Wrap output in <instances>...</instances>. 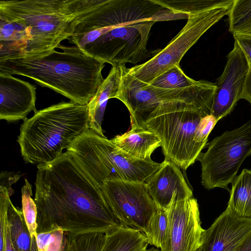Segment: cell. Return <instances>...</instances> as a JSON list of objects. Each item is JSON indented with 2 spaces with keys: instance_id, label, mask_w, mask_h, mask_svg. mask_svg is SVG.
I'll return each instance as SVG.
<instances>
[{
  "instance_id": "obj_1",
  "label": "cell",
  "mask_w": 251,
  "mask_h": 251,
  "mask_svg": "<svg viewBox=\"0 0 251 251\" xmlns=\"http://www.w3.org/2000/svg\"><path fill=\"white\" fill-rule=\"evenodd\" d=\"M37 166V233L61 229L73 234H105L120 225L101 190L66 152Z\"/></svg>"
},
{
  "instance_id": "obj_2",
  "label": "cell",
  "mask_w": 251,
  "mask_h": 251,
  "mask_svg": "<svg viewBox=\"0 0 251 251\" xmlns=\"http://www.w3.org/2000/svg\"><path fill=\"white\" fill-rule=\"evenodd\" d=\"M57 48L63 51L0 61V73L27 77L73 102L88 104L104 79L101 72L105 63L76 46L60 44Z\"/></svg>"
},
{
  "instance_id": "obj_3",
  "label": "cell",
  "mask_w": 251,
  "mask_h": 251,
  "mask_svg": "<svg viewBox=\"0 0 251 251\" xmlns=\"http://www.w3.org/2000/svg\"><path fill=\"white\" fill-rule=\"evenodd\" d=\"M102 1L1 0L0 16L21 23L28 32L26 45L22 53L17 56L37 55L57 48L61 41L71 36L78 19Z\"/></svg>"
},
{
  "instance_id": "obj_4",
  "label": "cell",
  "mask_w": 251,
  "mask_h": 251,
  "mask_svg": "<svg viewBox=\"0 0 251 251\" xmlns=\"http://www.w3.org/2000/svg\"><path fill=\"white\" fill-rule=\"evenodd\" d=\"M89 124L87 104L61 102L37 110L20 127L17 142L24 160L37 165L54 161Z\"/></svg>"
},
{
  "instance_id": "obj_5",
  "label": "cell",
  "mask_w": 251,
  "mask_h": 251,
  "mask_svg": "<svg viewBox=\"0 0 251 251\" xmlns=\"http://www.w3.org/2000/svg\"><path fill=\"white\" fill-rule=\"evenodd\" d=\"M148 20L123 26H100L79 19L68 39L85 54L112 66L137 63L158 50H147L151 27Z\"/></svg>"
},
{
  "instance_id": "obj_6",
  "label": "cell",
  "mask_w": 251,
  "mask_h": 251,
  "mask_svg": "<svg viewBox=\"0 0 251 251\" xmlns=\"http://www.w3.org/2000/svg\"><path fill=\"white\" fill-rule=\"evenodd\" d=\"M209 115L197 104L181 101L160 104L144 125L161 141L165 158L180 169L195 163L204 147L195 139L201 119Z\"/></svg>"
},
{
  "instance_id": "obj_7",
  "label": "cell",
  "mask_w": 251,
  "mask_h": 251,
  "mask_svg": "<svg viewBox=\"0 0 251 251\" xmlns=\"http://www.w3.org/2000/svg\"><path fill=\"white\" fill-rule=\"evenodd\" d=\"M121 79L116 99L127 108L131 126L144 128L150 115L161 103L174 101L194 103L210 115L217 86L215 83L200 80L193 86L176 89H162L142 85L125 74Z\"/></svg>"
},
{
  "instance_id": "obj_8",
  "label": "cell",
  "mask_w": 251,
  "mask_h": 251,
  "mask_svg": "<svg viewBox=\"0 0 251 251\" xmlns=\"http://www.w3.org/2000/svg\"><path fill=\"white\" fill-rule=\"evenodd\" d=\"M233 0L222 5L189 15L187 22L167 45L159 49L148 61L130 68L125 74L142 85L151 84L158 76L179 63L187 51L213 25L228 15Z\"/></svg>"
},
{
  "instance_id": "obj_9",
  "label": "cell",
  "mask_w": 251,
  "mask_h": 251,
  "mask_svg": "<svg viewBox=\"0 0 251 251\" xmlns=\"http://www.w3.org/2000/svg\"><path fill=\"white\" fill-rule=\"evenodd\" d=\"M198 160L201 167V184L207 189H227L244 160L251 155V120L226 131L208 143Z\"/></svg>"
},
{
  "instance_id": "obj_10",
  "label": "cell",
  "mask_w": 251,
  "mask_h": 251,
  "mask_svg": "<svg viewBox=\"0 0 251 251\" xmlns=\"http://www.w3.org/2000/svg\"><path fill=\"white\" fill-rule=\"evenodd\" d=\"M100 189L120 224L137 229L145 235L150 221L158 209L146 182L111 180Z\"/></svg>"
},
{
  "instance_id": "obj_11",
  "label": "cell",
  "mask_w": 251,
  "mask_h": 251,
  "mask_svg": "<svg viewBox=\"0 0 251 251\" xmlns=\"http://www.w3.org/2000/svg\"><path fill=\"white\" fill-rule=\"evenodd\" d=\"M175 192L166 209L168 226L161 251H196L203 229L199 205L193 196L180 198Z\"/></svg>"
},
{
  "instance_id": "obj_12",
  "label": "cell",
  "mask_w": 251,
  "mask_h": 251,
  "mask_svg": "<svg viewBox=\"0 0 251 251\" xmlns=\"http://www.w3.org/2000/svg\"><path fill=\"white\" fill-rule=\"evenodd\" d=\"M221 75L216 80L211 115L218 121L229 114L241 99L249 70V58L237 42L226 57Z\"/></svg>"
},
{
  "instance_id": "obj_13",
  "label": "cell",
  "mask_w": 251,
  "mask_h": 251,
  "mask_svg": "<svg viewBox=\"0 0 251 251\" xmlns=\"http://www.w3.org/2000/svg\"><path fill=\"white\" fill-rule=\"evenodd\" d=\"M251 235V218L239 216L228 208L203 230L201 251H234Z\"/></svg>"
},
{
  "instance_id": "obj_14",
  "label": "cell",
  "mask_w": 251,
  "mask_h": 251,
  "mask_svg": "<svg viewBox=\"0 0 251 251\" xmlns=\"http://www.w3.org/2000/svg\"><path fill=\"white\" fill-rule=\"evenodd\" d=\"M36 87L11 75L0 73V119L15 122L27 119L35 106Z\"/></svg>"
},
{
  "instance_id": "obj_15",
  "label": "cell",
  "mask_w": 251,
  "mask_h": 251,
  "mask_svg": "<svg viewBox=\"0 0 251 251\" xmlns=\"http://www.w3.org/2000/svg\"><path fill=\"white\" fill-rule=\"evenodd\" d=\"M146 183L149 194L158 208L166 210L175 192L182 199L193 196V192L180 168L166 158Z\"/></svg>"
},
{
  "instance_id": "obj_16",
  "label": "cell",
  "mask_w": 251,
  "mask_h": 251,
  "mask_svg": "<svg viewBox=\"0 0 251 251\" xmlns=\"http://www.w3.org/2000/svg\"><path fill=\"white\" fill-rule=\"evenodd\" d=\"M96 137L110 165L123 179L146 182L161 166V163L133 156L116 146L111 140L97 133Z\"/></svg>"
},
{
  "instance_id": "obj_17",
  "label": "cell",
  "mask_w": 251,
  "mask_h": 251,
  "mask_svg": "<svg viewBox=\"0 0 251 251\" xmlns=\"http://www.w3.org/2000/svg\"><path fill=\"white\" fill-rule=\"evenodd\" d=\"M125 67L126 65L112 66L107 76L87 104L89 128L100 136L105 137L101 125L108 100L116 98Z\"/></svg>"
},
{
  "instance_id": "obj_18",
  "label": "cell",
  "mask_w": 251,
  "mask_h": 251,
  "mask_svg": "<svg viewBox=\"0 0 251 251\" xmlns=\"http://www.w3.org/2000/svg\"><path fill=\"white\" fill-rule=\"evenodd\" d=\"M118 148L138 159L152 161L151 156L161 146L160 138L152 131L138 126H131L128 131L111 139Z\"/></svg>"
},
{
  "instance_id": "obj_19",
  "label": "cell",
  "mask_w": 251,
  "mask_h": 251,
  "mask_svg": "<svg viewBox=\"0 0 251 251\" xmlns=\"http://www.w3.org/2000/svg\"><path fill=\"white\" fill-rule=\"evenodd\" d=\"M28 39L24 25L0 16V61L21 54Z\"/></svg>"
},
{
  "instance_id": "obj_20",
  "label": "cell",
  "mask_w": 251,
  "mask_h": 251,
  "mask_svg": "<svg viewBox=\"0 0 251 251\" xmlns=\"http://www.w3.org/2000/svg\"><path fill=\"white\" fill-rule=\"evenodd\" d=\"M148 245L147 237L140 231L120 225L105 234L100 251H146Z\"/></svg>"
},
{
  "instance_id": "obj_21",
  "label": "cell",
  "mask_w": 251,
  "mask_h": 251,
  "mask_svg": "<svg viewBox=\"0 0 251 251\" xmlns=\"http://www.w3.org/2000/svg\"><path fill=\"white\" fill-rule=\"evenodd\" d=\"M10 239L16 251H38L36 239H32L22 209L10 202L7 213Z\"/></svg>"
},
{
  "instance_id": "obj_22",
  "label": "cell",
  "mask_w": 251,
  "mask_h": 251,
  "mask_svg": "<svg viewBox=\"0 0 251 251\" xmlns=\"http://www.w3.org/2000/svg\"><path fill=\"white\" fill-rule=\"evenodd\" d=\"M227 207L239 216L251 218V170L243 169L232 181Z\"/></svg>"
},
{
  "instance_id": "obj_23",
  "label": "cell",
  "mask_w": 251,
  "mask_h": 251,
  "mask_svg": "<svg viewBox=\"0 0 251 251\" xmlns=\"http://www.w3.org/2000/svg\"><path fill=\"white\" fill-rule=\"evenodd\" d=\"M228 0H157L165 8L175 13L186 15L197 14L226 3Z\"/></svg>"
},
{
  "instance_id": "obj_24",
  "label": "cell",
  "mask_w": 251,
  "mask_h": 251,
  "mask_svg": "<svg viewBox=\"0 0 251 251\" xmlns=\"http://www.w3.org/2000/svg\"><path fill=\"white\" fill-rule=\"evenodd\" d=\"M64 251H100L105 240V234L91 232L73 234L64 232Z\"/></svg>"
},
{
  "instance_id": "obj_25",
  "label": "cell",
  "mask_w": 251,
  "mask_h": 251,
  "mask_svg": "<svg viewBox=\"0 0 251 251\" xmlns=\"http://www.w3.org/2000/svg\"><path fill=\"white\" fill-rule=\"evenodd\" d=\"M199 82V80L188 77L180 68V66L176 65L148 85L159 88L173 89L195 85Z\"/></svg>"
},
{
  "instance_id": "obj_26",
  "label": "cell",
  "mask_w": 251,
  "mask_h": 251,
  "mask_svg": "<svg viewBox=\"0 0 251 251\" xmlns=\"http://www.w3.org/2000/svg\"><path fill=\"white\" fill-rule=\"evenodd\" d=\"M25 180V184L21 190L22 209L30 236L32 239H36L38 226L37 207L34 199L32 198V186L26 179Z\"/></svg>"
},
{
  "instance_id": "obj_27",
  "label": "cell",
  "mask_w": 251,
  "mask_h": 251,
  "mask_svg": "<svg viewBox=\"0 0 251 251\" xmlns=\"http://www.w3.org/2000/svg\"><path fill=\"white\" fill-rule=\"evenodd\" d=\"M168 226L166 210L158 208L151 218L145 234L149 244L160 248Z\"/></svg>"
},
{
  "instance_id": "obj_28",
  "label": "cell",
  "mask_w": 251,
  "mask_h": 251,
  "mask_svg": "<svg viewBox=\"0 0 251 251\" xmlns=\"http://www.w3.org/2000/svg\"><path fill=\"white\" fill-rule=\"evenodd\" d=\"M228 16L229 31L232 34L251 23V0H234Z\"/></svg>"
},
{
  "instance_id": "obj_29",
  "label": "cell",
  "mask_w": 251,
  "mask_h": 251,
  "mask_svg": "<svg viewBox=\"0 0 251 251\" xmlns=\"http://www.w3.org/2000/svg\"><path fill=\"white\" fill-rule=\"evenodd\" d=\"M64 231L61 229L37 233L38 251H60L64 242Z\"/></svg>"
},
{
  "instance_id": "obj_30",
  "label": "cell",
  "mask_w": 251,
  "mask_h": 251,
  "mask_svg": "<svg viewBox=\"0 0 251 251\" xmlns=\"http://www.w3.org/2000/svg\"><path fill=\"white\" fill-rule=\"evenodd\" d=\"M218 121L212 115L203 117L199 126L195 137V142L205 147L207 145L209 134L215 126Z\"/></svg>"
},
{
  "instance_id": "obj_31",
  "label": "cell",
  "mask_w": 251,
  "mask_h": 251,
  "mask_svg": "<svg viewBox=\"0 0 251 251\" xmlns=\"http://www.w3.org/2000/svg\"><path fill=\"white\" fill-rule=\"evenodd\" d=\"M233 35L234 40L237 42L251 61V34L235 32Z\"/></svg>"
},
{
  "instance_id": "obj_32",
  "label": "cell",
  "mask_w": 251,
  "mask_h": 251,
  "mask_svg": "<svg viewBox=\"0 0 251 251\" xmlns=\"http://www.w3.org/2000/svg\"><path fill=\"white\" fill-rule=\"evenodd\" d=\"M20 177V175L14 173L1 172L0 176V185L11 188V185L16 182Z\"/></svg>"
},
{
  "instance_id": "obj_33",
  "label": "cell",
  "mask_w": 251,
  "mask_h": 251,
  "mask_svg": "<svg viewBox=\"0 0 251 251\" xmlns=\"http://www.w3.org/2000/svg\"><path fill=\"white\" fill-rule=\"evenodd\" d=\"M241 99L247 100L251 104V61L249 59V70L246 79Z\"/></svg>"
},
{
  "instance_id": "obj_34",
  "label": "cell",
  "mask_w": 251,
  "mask_h": 251,
  "mask_svg": "<svg viewBox=\"0 0 251 251\" xmlns=\"http://www.w3.org/2000/svg\"><path fill=\"white\" fill-rule=\"evenodd\" d=\"M3 251H16L12 245L8 227L7 218L5 226V237Z\"/></svg>"
},
{
  "instance_id": "obj_35",
  "label": "cell",
  "mask_w": 251,
  "mask_h": 251,
  "mask_svg": "<svg viewBox=\"0 0 251 251\" xmlns=\"http://www.w3.org/2000/svg\"><path fill=\"white\" fill-rule=\"evenodd\" d=\"M234 251H251V235Z\"/></svg>"
},
{
  "instance_id": "obj_36",
  "label": "cell",
  "mask_w": 251,
  "mask_h": 251,
  "mask_svg": "<svg viewBox=\"0 0 251 251\" xmlns=\"http://www.w3.org/2000/svg\"><path fill=\"white\" fill-rule=\"evenodd\" d=\"M235 32L243 34H251V23H250L241 27L234 33Z\"/></svg>"
},
{
  "instance_id": "obj_37",
  "label": "cell",
  "mask_w": 251,
  "mask_h": 251,
  "mask_svg": "<svg viewBox=\"0 0 251 251\" xmlns=\"http://www.w3.org/2000/svg\"><path fill=\"white\" fill-rule=\"evenodd\" d=\"M146 251H159L157 248H155L154 247H152L149 249H147Z\"/></svg>"
},
{
  "instance_id": "obj_38",
  "label": "cell",
  "mask_w": 251,
  "mask_h": 251,
  "mask_svg": "<svg viewBox=\"0 0 251 251\" xmlns=\"http://www.w3.org/2000/svg\"><path fill=\"white\" fill-rule=\"evenodd\" d=\"M65 243H66L65 242V233H64L63 244V246H62V249L60 251H64L65 247Z\"/></svg>"
},
{
  "instance_id": "obj_39",
  "label": "cell",
  "mask_w": 251,
  "mask_h": 251,
  "mask_svg": "<svg viewBox=\"0 0 251 251\" xmlns=\"http://www.w3.org/2000/svg\"><path fill=\"white\" fill-rule=\"evenodd\" d=\"M196 251H201L200 247Z\"/></svg>"
}]
</instances>
